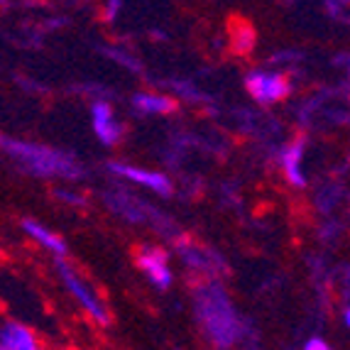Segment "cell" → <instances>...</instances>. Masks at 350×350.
<instances>
[{
  "mask_svg": "<svg viewBox=\"0 0 350 350\" xmlns=\"http://www.w3.org/2000/svg\"><path fill=\"white\" fill-rule=\"evenodd\" d=\"M247 91L260 103H275L289 94V81L280 74H265V71H252L245 79Z\"/></svg>",
  "mask_w": 350,
  "mask_h": 350,
  "instance_id": "obj_1",
  "label": "cell"
},
{
  "mask_svg": "<svg viewBox=\"0 0 350 350\" xmlns=\"http://www.w3.org/2000/svg\"><path fill=\"white\" fill-rule=\"evenodd\" d=\"M5 147L12 154H18L20 159H25L37 174H66V170L59 162L57 152L42 150V147H29V145H10V142H5Z\"/></svg>",
  "mask_w": 350,
  "mask_h": 350,
  "instance_id": "obj_2",
  "label": "cell"
},
{
  "mask_svg": "<svg viewBox=\"0 0 350 350\" xmlns=\"http://www.w3.org/2000/svg\"><path fill=\"white\" fill-rule=\"evenodd\" d=\"M204 319L206 326H208V333L218 343H230L233 340V316H230V309H228L226 301H211L208 299L204 306Z\"/></svg>",
  "mask_w": 350,
  "mask_h": 350,
  "instance_id": "obj_3",
  "label": "cell"
},
{
  "mask_svg": "<svg viewBox=\"0 0 350 350\" xmlns=\"http://www.w3.org/2000/svg\"><path fill=\"white\" fill-rule=\"evenodd\" d=\"M59 272H62V277H64L66 286H69V292L74 294L76 299H79V304H81L83 309H86L88 314L94 316V319L98 323H108V314H105V309L98 304V299H96L94 294L88 292L86 286H83L81 282H79V277H76L64 262H59Z\"/></svg>",
  "mask_w": 350,
  "mask_h": 350,
  "instance_id": "obj_4",
  "label": "cell"
},
{
  "mask_svg": "<svg viewBox=\"0 0 350 350\" xmlns=\"http://www.w3.org/2000/svg\"><path fill=\"white\" fill-rule=\"evenodd\" d=\"M111 170L118 172V174L128 176V179L137 181V184H142V187H150L152 191L162 193V196L172 193V184L167 181V176L157 174V172H142V170H135V167H125V164H113Z\"/></svg>",
  "mask_w": 350,
  "mask_h": 350,
  "instance_id": "obj_5",
  "label": "cell"
},
{
  "mask_svg": "<svg viewBox=\"0 0 350 350\" xmlns=\"http://www.w3.org/2000/svg\"><path fill=\"white\" fill-rule=\"evenodd\" d=\"M0 348L3 350H35L37 340L35 333L27 331L20 323H8L0 333Z\"/></svg>",
  "mask_w": 350,
  "mask_h": 350,
  "instance_id": "obj_6",
  "label": "cell"
},
{
  "mask_svg": "<svg viewBox=\"0 0 350 350\" xmlns=\"http://www.w3.org/2000/svg\"><path fill=\"white\" fill-rule=\"evenodd\" d=\"M137 265L145 269V275L157 286L164 289V286L172 284V272L167 267V262H164V255H159V252H145V255L137 257Z\"/></svg>",
  "mask_w": 350,
  "mask_h": 350,
  "instance_id": "obj_7",
  "label": "cell"
},
{
  "mask_svg": "<svg viewBox=\"0 0 350 350\" xmlns=\"http://www.w3.org/2000/svg\"><path fill=\"white\" fill-rule=\"evenodd\" d=\"M94 130L105 145H116L118 140V128L113 123V111L108 103H96L94 105Z\"/></svg>",
  "mask_w": 350,
  "mask_h": 350,
  "instance_id": "obj_8",
  "label": "cell"
},
{
  "mask_svg": "<svg viewBox=\"0 0 350 350\" xmlns=\"http://www.w3.org/2000/svg\"><path fill=\"white\" fill-rule=\"evenodd\" d=\"M23 230L32 240H37L40 245H44L47 250L57 252L59 257H64L66 247H64V243H62V238H59V235H54V233H49V230H44V228H42L40 223H35V221H23Z\"/></svg>",
  "mask_w": 350,
  "mask_h": 350,
  "instance_id": "obj_9",
  "label": "cell"
},
{
  "mask_svg": "<svg viewBox=\"0 0 350 350\" xmlns=\"http://www.w3.org/2000/svg\"><path fill=\"white\" fill-rule=\"evenodd\" d=\"M301 152H304V145L301 142H297V145L289 147V150L284 152V157H282L284 174H286V179H289V184H294V187H304V174H301V170H299Z\"/></svg>",
  "mask_w": 350,
  "mask_h": 350,
  "instance_id": "obj_10",
  "label": "cell"
},
{
  "mask_svg": "<svg viewBox=\"0 0 350 350\" xmlns=\"http://www.w3.org/2000/svg\"><path fill=\"white\" fill-rule=\"evenodd\" d=\"M135 105L145 113H170V111H174V103H172L170 98H162V96L140 94V96H135Z\"/></svg>",
  "mask_w": 350,
  "mask_h": 350,
  "instance_id": "obj_11",
  "label": "cell"
},
{
  "mask_svg": "<svg viewBox=\"0 0 350 350\" xmlns=\"http://www.w3.org/2000/svg\"><path fill=\"white\" fill-rule=\"evenodd\" d=\"M252 40H255V35H252L250 25H245V23L230 25V44H233L238 52H247V49H252Z\"/></svg>",
  "mask_w": 350,
  "mask_h": 350,
  "instance_id": "obj_12",
  "label": "cell"
},
{
  "mask_svg": "<svg viewBox=\"0 0 350 350\" xmlns=\"http://www.w3.org/2000/svg\"><path fill=\"white\" fill-rule=\"evenodd\" d=\"M306 350H328V343H323V340H309Z\"/></svg>",
  "mask_w": 350,
  "mask_h": 350,
  "instance_id": "obj_13",
  "label": "cell"
},
{
  "mask_svg": "<svg viewBox=\"0 0 350 350\" xmlns=\"http://www.w3.org/2000/svg\"><path fill=\"white\" fill-rule=\"evenodd\" d=\"M345 326H348V328H350V309H348V311H345Z\"/></svg>",
  "mask_w": 350,
  "mask_h": 350,
  "instance_id": "obj_14",
  "label": "cell"
}]
</instances>
